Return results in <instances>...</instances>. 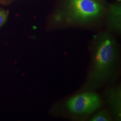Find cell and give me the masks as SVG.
I'll list each match as a JSON object with an SVG mask.
<instances>
[{
  "mask_svg": "<svg viewBox=\"0 0 121 121\" xmlns=\"http://www.w3.org/2000/svg\"><path fill=\"white\" fill-rule=\"evenodd\" d=\"M117 47L113 38L103 33L96 39L91 68L87 79V89L100 86L110 78L117 60Z\"/></svg>",
  "mask_w": 121,
  "mask_h": 121,
  "instance_id": "6da1fadb",
  "label": "cell"
},
{
  "mask_svg": "<svg viewBox=\"0 0 121 121\" xmlns=\"http://www.w3.org/2000/svg\"><path fill=\"white\" fill-rule=\"evenodd\" d=\"M103 11L100 0H66L63 17L69 22L87 23L100 17Z\"/></svg>",
  "mask_w": 121,
  "mask_h": 121,
  "instance_id": "7a4b0ae2",
  "label": "cell"
},
{
  "mask_svg": "<svg viewBox=\"0 0 121 121\" xmlns=\"http://www.w3.org/2000/svg\"><path fill=\"white\" fill-rule=\"evenodd\" d=\"M102 100L97 93L87 91L74 95L66 102L68 111L77 116H86L96 111L102 105Z\"/></svg>",
  "mask_w": 121,
  "mask_h": 121,
  "instance_id": "3957f363",
  "label": "cell"
},
{
  "mask_svg": "<svg viewBox=\"0 0 121 121\" xmlns=\"http://www.w3.org/2000/svg\"><path fill=\"white\" fill-rule=\"evenodd\" d=\"M111 117L107 110H103L99 111L94 115L90 121H109Z\"/></svg>",
  "mask_w": 121,
  "mask_h": 121,
  "instance_id": "277c9868",
  "label": "cell"
},
{
  "mask_svg": "<svg viewBox=\"0 0 121 121\" xmlns=\"http://www.w3.org/2000/svg\"><path fill=\"white\" fill-rule=\"evenodd\" d=\"M9 16V11L0 10V28L6 22Z\"/></svg>",
  "mask_w": 121,
  "mask_h": 121,
  "instance_id": "5b68a950",
  "label": "cell"
},
{
  "mask_svg": "<svg viewBox=\"0 0 121 121\" xmlns=\"http://www.w3.org/2000/svg\"><path fill=\"white\" fill-rule=\"evenodd\" d=\"M117 1H121V0H117Z\"/></svg>",
  "mask_w": 121,
  "mask_h": 121,
  "instance_id": "8992f818",
  "label": "cell"
}]
</instances>
